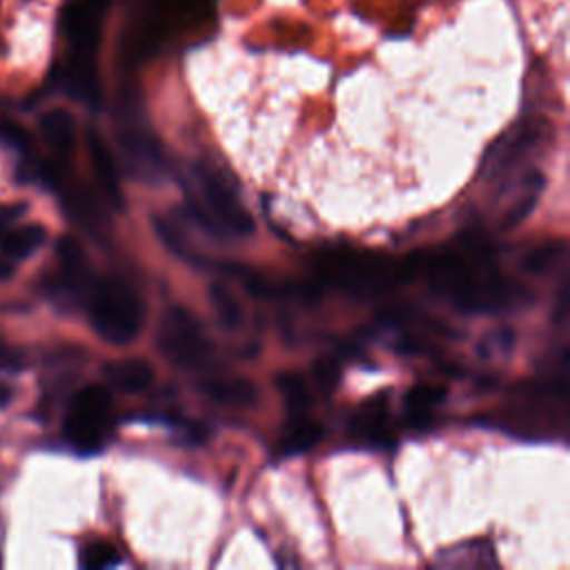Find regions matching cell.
I'll return each mask as SVG.
<instances>
[{
	"instance_id": "1",
	"label": "cell",
	"mask_w": 570,
	"mask_h": 570,
	"mask_svg": "<svg viewBox=\"0 0 570 570\" xmlns=\"http://www.w3.org/2000/svg\"><path fill=\"white\" fill-rule=\"evenodd\" d=\"M414 276L463 312H499L514 307L525 296L494 267L492 249L481 236L465 234L459 245L414 254Z\"/></svg>"
},
{
	"instance_id": "2",
	"label": "cell",
	"mask_w": 570,
	"mask_h": 570,
	"mask_svg": "<svg viewBox=\"0 0 570 570\" xmlns=\"http://www.w3.org/2000/svg\"><path fill=\"white\" fill-rule=\"evenodd\" d=\"M109 2L111 0H71L62 7L60 13L62 36L67 40V58L60 67V85L69 96L91 107H100L102 102L96 53Z\"/></svg>"
},
{
	"instance_id": "3",
	"label": "cell",
	"mask_w": 570,
	"mask_h": 570,
	"mask_svg": "<svg viewBox=\"0 0 570 570\" xmlns=\"http://www.w3.org/2000/svg\"><path fill=\"white\" fill-rule=\"evenodd\" d=\"M314 272L352 294H381L414 276L412 256L394 261L367 249H323L314 258Z\"/></svg>"
},
{
	"instance_id": "4",
	"label": "cell",
	"mask_w": 570,
	"mask_h": 570,
	"mask_svg": "<svg viewBox=\"0 0 570 570\" xmlns=\"http://www.w3.org/2000/svg\"><path fill=\"white\" fill-rule=\"evenodd\" d=\"M85 301L89 321L102 341L127 345L140 334L145 305L136 289L122 278H94Z\"/></svg>"
},
{
	"instance_id": "5",
	"label": "cell",
	"mask_w": 570,
	"mask_h": 570,
	"mask_svg": "<svg viewBox=\"0 0 570 570\" xmlns=\"http://www.w3.org/2000/svg\"><path fill=\"white\" fill-rule=\"evenodd\" d=\"M191 216L207 229L229 236H249L254 218L243 207L232 185L207 163H196L191 169Z\"/></svg>"
},
{
	"instance_id": "6",
	"label": "cell",
	"mask_w": 570,
	"mask_h": 570,
	"mask_svg": "<svg viewBox=\"0 0 570 570\" xmlns=\"http://www.w3.org/2000/svg\"><path fill=\"white\" fill-rule=\"evenodd\" d=\"M111 412V394L105 385L91 383L76 392L67 410L62 432L80 452H96L107 434Z\"/></svg>"
},
{
	"instance_id": "7",
	"label": "cell",
	"mask_w": 570,
	"mask_h": 570,
	"mask_svg": "<svg viewBox=\"0 0 570 570\" xmlns=\"http://www.w3.org/2000/svg\"><path fill=\"white\" fill-rule=\"evenodd\" d=\"M156 345L176 367L198 370L212 356V343L203 325L183 307H171L160 321Z\"/></svg>"
},
{
	"instance_id": "8",
	"label": "cell",
	"mask_w": 570,
	"mask_h": 570,
	"mask_svg": "<svg viewBox=\"0 0 570 570\" xmlns=\"http://www.w3.org/2000/svg\"><path fill=\"white\" fill-rule=\"evenodd\" d=\"M120 149L127 158L129 169L140 178H158L165 171V158L160 142L138 122L127 118L118 131Z\"/></svg>"
},
{
	"instance_id": "9",
	"label": "cell",
	"mask_w": 570,
	"mask_h": 570,
	"mask_svg": "<svg viewBox=\"0 0 570 570\" xmlns=\"http://www.w3.org/2000/svg\"><path fill=\"white\" fill-rule=\"evenodd\" d=\"M56 254H58V263H60L62 287L69 294L85 298L94 283V276H91V269H89V263H87V256H85L80 243L73 236H62L56 245Z\"/></svg>"
},
{
	"instance_id": "10",
	"label": "cell",
	"mask_w": 570,
	"mask_h": 570,
	"mask_svg": "<svg viewBox=\"0 0 570 570\" xmlns=\"http://www.w3.org/2000/svg\"><path fill=\"white\" fill-rule=\"evenodd\" d=\"M87 147H89L91 167H94V174H96V178H98L100 189L105 191V196H107L116 207H122V189H120L118 167H116V160H114L111 149L107 147L105 138H102L96 129H89V131H87Z\"/></svg>"
},
{
	"instance_id": "11",
	"label": "cell",
	"mask_w": 570,
	"mask_h": 570,
	"mask_svg": "<svg viewBox=\"0 0 570 570\" xmlns=\"http://www.w3.org/2000/svg\"><path fill=\"white\" fill-rule=\"evenodd\" d=\"M105 374L109 383L127 394L142 392L151 385L154 381V370L147 361L142 358H118L105 365Z\"/></svg>"
},
{
	"instance_id": "12",
	"label": "cell",
	"mask_w": 570,
	"mask_h": 570,
	"mask_svg": "<svg viewBox=\"0 0 570 570\" xmlns=\"http://www.w3.org/2000/svg\"><path fill=\"white\" fill-rule=\"evenodd\" d=\"M40 131L47 145L62 158L73 151L76 145V118L67 109H49L40 116Z\"/></svg>"
},
{
	"instance_id": "13",
	"label": "cell",
	"mask_w": 570,
	"mask_h": 570,
	"mask_svg": "<svg viewBox=\"0 0 570 570\" xmlns=\"http://www.w3.org/2000/svg\"><path fill=\"white\" fill-rule=\"evenodd\" d=\"M200 390L223 403V405H234V407H249L256 403L258 399V392L254 387V383L245 381V379H238V376H232V379H225V376H212V379H205L200 383Z\"/></svg>"
},
{
	"instance_id": "14",
	"label": "cell",
	"mask_w": 570,
	"mask_h": 570,
	"mask_svg": "<svg viewBox=\"0 0 570 570\" xmlns=\"http://www.w3.org/2000/svg\"><path fill=\"white\" fill-rule=\"evenodd\" d=\"M541 129H543V125L523 122L508 140H503L497 158L492 160V174L501 176L503 171L512 169L514 163H519V158L541 140Z\"/></svg>"
},
{
	"instance_id": "15",
	"label": "cell",
	"mask_w": 570,
	"mask_h": 570,
	"mask_svg": "<svg viewBox=\"0 0 570 570\" xmlns=\"http://www.w3.org/2000/svg\"><path fill=\"white\" fill-rule=\"evenodd\" d=\"M352 432L358 439H365L370 443H385L390 441V430H387V407H385V399L376 396L372 399L367 405H363L352 423H350Z\"/></svg>"
},
{
	"instance_id": "16",
	"label": "cell",
	"mask_w": 570,
	"mask_h": 570,
	"mask_svg": "<svg viewBox=\"0 0 570 570\" xmlns=\"http://www.w3.org/2000/svg\"><path fill=\"white\" fill-rule=\"evenodd\" d=\"M323 436V425L312 421L307 414H292L283 436L278 441V450L283 454H298L309 450L312 445H316Z\"/></svg>"
},
{
	"instance_id": "17",
	"label": "cell",
	"mask_w": 570,
	"mask_h": 570,
	"mask_svg": "<svg viewBox=\"0 0 570 570\" xmlns=\"http://www.w3.org/2000/svg\"><path fill=\"white\" fill-rule=\"evenodd\" d=\"M45 238H47V232L40 225L7 227L0 234V249L9 258H27L45 243Z\"/></svg>"
},
{
	"instance_id": "18",
	"label": "cell",
	"mask_w": 570,
	"mask_h": 570,
	"mask_svg": "<svg viewBox=\"0 0 570 570\" xmlns=\"http://www.w3.org/2000/svg\"><path fill=\"white\" fill-rule=\"evenodd\" d=\"M445 399V387L441 385H414L405 394V407H407V421L414 428H425L430 423V416L434 407Z\"/></svg>"
},
{
	"instance_id": "19",
	"label": "cell",
	"mask_w": 570,
	"mask_h": 570,
	"mask_svg": "<svg viewBox=\"0 0 570 570\" xmlns=\"http://www.w3.org/2000/svg\"><path fill=\"white\" fill-rule=\"evenodd\" d=\"M209 296V305L216 314V318L225 325V327H240L243 325V307L236 301V296L232 294V289L223 283H212L207 289Z\"/></svg>"
},
{
	"instance_id": "20",
	"label": "cell",
	"mask_w": 570,
	"mask_h": 570,
	"mask_svg": "<svg viewBox=\"0 0 570 570\" xmlns=\"http://www.w3.org/2000/svg\"><path fill=\"white\" fill-rule=\"evenodd\" d=\"M276 385H278V392L289 410V414H305L309 403H312V396H309V390L303 381V376L294 374V372H283L278 374L276 379Z\"/></svg>"
},
{
	"instance_id": "21",
	"label": "cell",
	"mask_w": 570,
	"mask_h": 570,
	"mask_svg": "<svg viewBox=\"0 0 570 570\" xmlns=\"http://www.w3.org/2000/svg\"><path fill=\"white\" fill-rule=\"evenodd\" d=\"M541 174H530L528 176V180H525V191H523V196L510 207V212H508V216H505V220H503V229H510V227H514V225H519L530 212H532V207L537 205V198H539V191H541Z\"/></svg>"
},
{
	"instance_id": "22",
	"label": "cell",
	"mask_w": 570,
	"mask_h": 570,
	"mask_svg": "<svg viewBox=\"0 0 570 570\" xmlns=\"http://www.w3.org/2000/svg\"><path fill=\"white\" fill-rule=\"evenodd\" d=\"M118 561V552L116 548L109 543V541H102V539H96L91 543H87L80 552V563L82 568H107V566H114Z\"/></svg>"
},
{
	"instance_id": "23",
	"label": "cell",
	"mask_w": 570,
	"mask_h": 570,
	"mask_svg": "<svg viewBox=\"0 0 570 570\" xmlns=\"http://www.w3.org/2000/svg\"><path fill=\"white\" fill-rule=\"evenodd\" d=\"M561 256H563V245H561V243H548V245H541V247L532 249V252L525 256L523 267H525L530 274H546Z\"/></svg>"
},
{
	"instance_id": "24",
	"label": "cell",
	"mask_w": 570,
	"mask_h": 570,
	"mask_svg": "<svg viewBox=\"0 0 570 570\" xmlns=\"http://www.w3.org/2000/svg\"><path fill=\"white\" fill-rule=\"evenodd\" d=\"M154 227H156L160 240H163L174 254H178L180 258H191L189 247H187V240H185L183 232H180L176 225H171L167 218H156V220H154Z\"/></svg>"
},
{
	"instance_id": "25",
	"label": "cell",
	"mask_w": 570,
	"mask_h": 570,
	"mask_svg": "<svg viewBox=\"0 0 570 570\" xmlns=\"http://www.w3.org/2000/svg\"><path fill=\"white\" fill-rule=\"evenodd\" d=\"M338 376H341V370L334 358H318L314 363V379L325 392L334 390V385L338 383Z\"/></svg>"
},
{
	"instance_id": "26",
	"label": "cell",
	"mask_w": 570,
	"mask_h": 570,
	"mask_svg": "<svg viewBox=\"0 0 570 570\" xmlns=\"http://www.w3.org/2000/svg\"><path fill=\"white\" fill-rule=\"evenodd\" d=\"M0 138L4 142H9L11 147H18V149L29 147V134L18 122L7 120V118H0Z\"/></svg>"
},
{
	"instance_id": "27",
	"label": "cell",
	"mask_w": 570,
	"mask_h": 570,
	"mask_svg": "<svg viewBox=\"0 0 570 570\" xmlns=\"http://www.w3.org/2000/svg\"><path fill=\"white\" fill-rule=\"evenodd\" d=\"M27 212L24 203H0V234Z\"/></svg>"
},
{
	"instance_id": "28",
	"label": "cell",
	"mask_w": 570,
	"mask_h": 570,
	"mask_svg": "<svg viewBox=\"0 0 570 570\" xmlns=\"http://www.w3.org/2000/svg\"><path fill=\"white\" fill-rule=\"evenodd\" d=\"M13 396V390L7 383H0V407H4Z\"/></svg>"
},
{
	"instance_id": "29",
	"label": "cell",
	"mask_w": 570,
	"mask_h": 570,
	"mask_svg": "<svg viewBox=\"0 0 570 570\" xmlns=\"http://www.w3.org/2000/svg\"><path fill=\"white\" fill-rule=\"evenodd\" d=\"M11 274H13L11 263H9V261H4V258H0V281H2V278H9Z\"/></svg>"
},
{
	"instance_id": "30",
	"label": "cell",
	"mask_w": 570,
	"mask_h": 570,
	"mask_svg": "<svg viewBox=\"0 0 570 570\" xmlns=\"http://www.w3.org/2000/svg\"><path fill=\"white\" fill-rule=\"evenodd\" d=\"M9 361H11V356H9V350L2 345V341H0V363H4V365H9Z\"/></svg>"
}]
</instances>
